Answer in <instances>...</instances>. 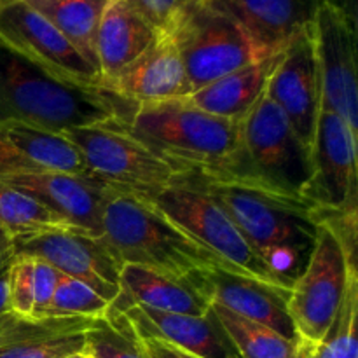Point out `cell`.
Here are the masks:
<instances>
[{
	"instance_id": "1",
	"label": "cell",
	"mask_w": 358,
	"mask_h": 358,
	"mask_svg": "<svg viewBox=\"0 0 358 358\" xmlns=\"http://www.w3.org/2000/svg\"><path fill=\"white\" fill-rule=\"evenodd\" d=\"M124 124L154 152L191 175L266 187L248 163L241 119L219 117L194 107L187 98H173L136 105Z\"/></svg>"
},
{
	"instance_id": "2",
	"label": "cell",
	"mask_w": 358,
	"mask_h": 358,
	"mask_svg": "<svg viewBox=\"0 0 358 358\" xmlns=\"http://www.w3.org/2000/svg\"><path fill=\"white\" fill-rule=\"evenodd\" d=\"M196 178L269 271L290 289L303 273L320 231L313 219V205L255 184Z\"/></svg>"
},
{
	"instance_id": "3",
	"label": "cell",
	"mask_w": 358,
	"mask_h": 358,
	"mask_svg": "<svg viewBox=\"0 0 358 358\" xmlns=\"http://www.w3.org/2000/svg\"><path fill=\"white\" fill-rule=\"evenodd\" d=\"M136 105L101 87L62 83L0 42V121L63 135L70 128L128 122Z\"/></svg>"
},
{
	"instance_id": "4",
	"label": "cell",
	"mask_w": 358,
	"mask_h": 358,
	"mask_svg": "<svg viewBox=\"0 0 358 358\" xmlns=\"http://www.w3.org/2000/svg\"><path fill=\"white\" fill-rule=\"evenodd\" d=\"M100 240L122 266H140L175 278L187 280L203 269L233 271L152 203L128 192L114 191L108 198Z\"/></svg>"
},
{
	"instance_id": "5",
	"label": "cell",
	"mask_w": 358,
	"mask_h": 358,
	"mask_svg": "<svg viewBox=\"0 0 358 358\" xmlns=\"http://www.w3.org/2000/svg\"><path fill=\"white\" fill-rule=\"evenodd\" d=\"M63 136L79 150L90 177L147 201L191 175L131 135L124 121L70 128Z\"/></svg>"
},
{
	"instance_id": "6",
	"label": "cell",
	"mask_w": 358,
	"mask_h": 358,
	"mask_svg": "<svg viewBox=\"0 0 358 358\" xmlns=\"http://www.w3.org/2000/svg\"><path fill=\"white\" fill-rule=\"evenodd\" d=\"M170 35L192 93L226 73L282 52L255 42L240 24L201 0L185 2Z\"/></svg>"
},
{
	"instance_id": "7",
	"label": "cell",
	"mask_w": 358,
	"mask_h": 358,
	"mask_svg": "<svg viewBox=\"0 0 358 358\" xmlns=\"http://www.w3.org/2000/svg\"><path fill=\"white\" fill-rule=\"evenodd\" d=\"M150 203L161 210L178 229L208 248L233 271L268 285L290 290L252 250L229 215L199 184L194 175H187L170 187L157 192Z\"/></svg>"
},
{
	"instance_id": "8",
	"label": "cell",
	"mask_w": 358,
	"mask_h": 358,
	"mask_svg": "<svg viewBox=\"0 0 358 358\" xmlns=\"http://www.w3.org/2000/svg\"><path fill=\"white\" fill-rule=\"evenodd\" d=\"M241 131L255 177L269 191L306 201L304 191L311 178V154L266 91L243 115Z\"/></svg>"
},
{
	"instance_id": "9",
	"label": "cell",
	"mask_w": 358,
	"mask_h": 358,
	"mask_svg": "<svg viewBox=\"0 0 358 358\" xmlns=\"http://www.w3.org/2000/svg\"><path fill=\"white\" fill-rule=\"evenodd\" d=\"M322 110L338 114L358 138L355 21L338 0H322L311 23Z\"/></svg>"
},
{
	"instance_id": "10",
	"label": "cell",
	"mask_w": 358,
	"mask_h": 358,
	"mask_svg": "<svg viewBox=\"0 0 358 358\" xmlns=\"http://www.w3.org/2000/svg\"><path fill=\"white\" fill-rule=\"evenodd\" d=\"M352 271L338 241L320 229L303 273L292 283L287 301L297 339L317 345L331 329Z\"/></svg>"
},
{
	"instance_id": "11",
	"label": "cell",
	"mask_w": 358,
	"mask_h": 358,
	"mask_svg": "<svg viewBox=\"0 0 358 358\" xmlns=\"http://www.w3.org/2000/svg\"><path fill=\"white\" fill-rule=\"evenodd\" d=\"M0 42L72 86L100 87V73L44 16L21 0H0Z\"/></svg>"
},
{
	"instance_id": "12",
	"label": "cell",
	"mask_w": 358,
	"mask_h": 358,
	"mask_svg": "<svg viewBox=\"0 0 358 358\" xmlns=\"http://www.w3.org/2000/svg\"><path fill=\"white\" fill-rule=\"evenodd\" d=\"M14 257H30L93 289L108 303L121 296L122 264L100 238L79 229H49L14 238Z\"/></svg>"
},
{
	"instance_id": "13",
	"label": "cell",
	"mask_w": 358,
	"mask_h": 358,
	"mask_svg": "<svg viewBox=\"0 0 358 358\" xmlns=\"http://www.w3.org/2000/svg\"><path fill=\"white\" fill-rule=\"evenodd\" d=\"M264 91L289 119L296 135L311 154L322 112V86L311 24L287 45Z\"/></svg>"
},
{
	"instance_id": "14",
	"label": "cell",
	"mask_w": 358,
	"mask_h": 358,
	"mask_svg": "<svg viewBox=\"0 0 358 358\" xmlns=\"http://www.w3.org/2000/svg\"><path fill=\"white\" fill-rule=\"evenodd\" d=\"M357 142L338 114L322 110L311 149V178L304 199L315 208L357 203Z\"/></svg>"
},
{
	"instance_id": "15",
	"label": "cell",
	"mask_w": 358,
	"mask_h": 358,
	"mask_svg": "<svg viewBox=\"0 0 358 358\" xmlns=\"http://www.w3.org/2000/svg\"><path fill=\"white\" fill-rule=\"evenodd\" d=\"M65 220L73 229L101 236L103 208L115 189L90 175L37 171L0 178Z\"/></svg>"
},
{
	"instance_id": "16",
	"label": "cell",
	"mask_w": 358,
	"mask_h": 358,
	"mask_svg": "<svg viewBox=\"0 0 358 358\" xmlns=\"http://www.w3.org/2000/svg\"><path fill=\"white\" fill-rule=\"evenodd\" d=\"M187 282L208 301L210 306L215 304L238 317L266 325L290 341H297L296 327L287 310L290 290L220 268L194 273Z\"/></svg>"
},
{
	"instance_id": "17",
	"label": "cell",
	"mask_w": 358,
	"mask_h": 358,
	"mask_svg": "<svg viewBox=\"0 0 358 358\" xmlns=\"http://www.w3.org/2000/svg\"><path fill=\"white\" fill-rule=\"evenodd\" d=\"M100 87L135 105L185 98L192 93L180 52L170 34L159 35L135 62L101 80Z\"/></svg>"
},
{
	"instance_id": "18",
	"label": "cell",
	"mask_w": 358,
	"mask_h": 358,
	"mask_svg": "<svg viewBox=\"0 0 358 358\" xmlns=\"http://www.w3.org/2000/svg\"><path fill=\"white\" fill-rule=\"evenodd\" d=\"M114 308L126 315L138 334L156 336L199 358H241L212 308L205 315L164 313L138 304Z\"/></svg>"
},
{
	"instance_id": "19",
	"label": "cell",
	"mask_w": 358,
	"mask_h": 358,
	"mask_svg": "<svg viewBox=\"0 0 358 358\" xmlns=\"http://www.w3.org/2000/svg\"><path fill=\"white\" fill-rule=\"evenodd\" d=\"M94 318L0 317V358H65L84 353Z\"/></svg>"
},
{
	"instance_id": "20",
	"label": "cell",
	"mask_w": 358,
	"mask_h": 358,
	"mask_svg": "<svg viewBox=\"0 0 358 358\" xmlns=\"http://www.w3.org/2000/svg\"><path fill=\"white\" fill-rule=\"evenodd\" d=\"M37 171L90 175L79 150L63 135L0 121V178Z\"/></svg>"
},
{
	"instance_id": "21",
	"label": "cell",
	"mask_w": 358,
	"mask_h": 358,
	"mask_svg": "<svg viewBox=\"0 0 358 358\" xmlns=\"http://www.w3.org/2000/svg\"><path fill=\"white\" fill-rule=\"evenodd\" d=\"M231 17L255 42L283 51L296 35L313 23L322 0H201Z\"/></svg>"
},
{
	"instance_id": "22",
	"label": "cell",
	"mask_w": 358,
	"mask_h": 358,
	"mask_svg": "<svg viewBox=\"0 0 358 358\" xmlns=\"http://www.w3.org/2000/svg\"><path fill=\"white\" fill-rule=\"evenodd\" d=\"M159 35L128 3L107 0L96 30V59L101 80L135 62Z\"/></svg>"
},
{
	"instance_id": "23",
	"label": "cell",
	"mask_w": 358,
	"mask_h": 358,
	"mask_svg": "<svg viewBox=\"0 0 358 358\" xmlns=\"http://www.w3.org/2000/svg\"><path fill=\"white\" fill-rule=\"evenodd\" d=\"M112 304H138L164 313L182 315H205L212 308L187 280L131 264L122 266L121 296Z\"/></svg>"
},
{
	"instance_id": "24",
	"label": "cell",
	"mask_w": 358,
	"mask_h": 358,
	"mask_svg": "<svg viewBox=\"0 0 358 358\" xmlns=\"http://www.w3.org/2000/svg\"><path fill=\"white\" fill-rule=\"evenodd\" d=\"M285 51V49H283ZM282 52L226 73L199 87L187 98L194 107L227 119H243L252 105L264 93L268 80L282 59Z\"/></svg>"
},
{
	"instance_id": "25",
	"label": "cell",
	"mask_w": 358,
	"mask_h": 358,
	"mask_svg": "<svg viewBox=\"0 0 358 358\" xmlns=\"http://www.w3.org/2000/svg\"><path fill=\"white\" fill-rule=\"evenodd\" d=\"M62 31L66 41L100 73L96 30L107 0H21Z\"/></svg>"
},
{
	"instance_id": "26",
	"label": "cell",
	"mask_w": 358,
	"mask_h": 358,
	"mask_svg": "<svg viewBox=\"0 0 358 358\" xmlns=\"http://www.w3.org/2000/svg\"><path fill=\"white\" fill-rule=\"evenodd\" d=\"M358 273H350L338 315L325 338L317 345L297 339V358H358L357 341Z\"/></svg>"
},
{
	"instance_id": "27",
	"label": "cell",
	"mask_w": 358,
	"mask_h": 358,
	"mask_svg": "<svg viewBox=\"0 0 358 358\" xmlns=\"http://www.w3.org/2000/svg\"><path fill=\"white\" fill-rule=\"evenodd\" d=\"M212 310L233 339L241 358H297V341H290L266 325L238 317L215 304H212Z\"/></svg>"
},
{
	"instance_id": "28",
	"label": "cell",
	"mask_w": 358,
	"mask_h": 358,
	"mask_svg": "<svg viewBox=\"0 0 358 358\" xmlns=\"http://www.w3.org/2000/svg\"><path fill=\"white\" fill-rule=\"evenodd\" d=\"M0 227L13 240L49 229H73L41 203L3 180H0Z\"/></svg>"
},
{
	"instance_id": "29",
	"label": "cell",
	"mask_w": 358,
	"mask_h": 358,
	"mask_svg": "<svg viewBox=\"0 0 358 358\" xmlns=\"http://www.w3.org/2000/svg\"><path fill=\"white\" fill-rule=\"evenodd\" d=\"M84 355L87 358H143L135 329L126 315L112 304L107 315L94 318L91 324Z\"/></svg>"
},
{
	"instance_id": "30",
	"label": "cell",
	"mask_w": 358,
	"mask_h": 358,
	"mask_svg": "<svg viewBox=\"0 0 358 358\" xmlns=\"http://www.w3.org/2000/svg\"><path fill=\"white\" fill-rule=\"evenodd\" d=\"M110 303L98 296L93 289L84 285L79 280L59 273L51 304L45 317H87L98 318L107 315Z\"/></svg>"
},
{
	"instance_id": "31",
	"label": "cell",
	"mask_w": 358,
	"mask_h": 358,
	"mask_svg": "<svg viewBox=\"0 0 358 358\" xmlns=\"http://www.w3.org/2000/svg\"><path fill=\"white\" fill-rule=\"evenodd\" d=\"M7 287L10 311L20 317H34V259H13Z\"/></svg>"
},
{
	"instance_id": "32",
	"label": "cell",
	"mask_w": 358,
	"mask_h": 358,
	"mask_svg": "<svg viewBox=\"0 0 358 358\" xmlns=\"http://www.w3.org/2000/svg\"><path fill=\"white\" fill-rule=\"evenodd\" d=\"M138 13L157 34H170L187 0H122Z\"/></svg>"
},
{
	"instance_id": "33",
	"label": "cell",
	"mask_w": 358,
	"mask_h": 358,
	"mask_svg": "<svg viewBox=\"0 0 358 358\" xmlns=\"http://www.w3.org/2000/svg\"><path fill=\"white\" fill-rule=\"evenodd\" d=\"M59 271H56L48 262L34 259V317H45L56 283H58Z\"/></svg>"
},
{
	"instance_id": "34",
	"label": "cell",
	"mask_w": 358,
	"mask_h": 358,
	"mask_svg": "<svg viewBox=\"0 0 358 358\" xmlns=\"http://www.w3.org/2000/svg\"><path fill=\"white\" fill-rule=\"evenodd\" d=\"M136 338H138V346L143 358H199L185 352V350L178 348V346L171 345V343L164 341V339L156 338V336L138 334L136 332Z\"/></svg>"
},
{
	"instance_id": "35",
	"label": "cell",
	"mask_w": 358,
	"mask_h": 358,
	"mask_svg": "<svg viewBox=\"0 0 358 358\" xmlns=\"http://www.w3.org/2000/svg\"><path fill=\"white\" fill-rule=\"evenodd\" d=\"M13 262V261H10ZM9 264L2 266L0 268V317H3L6 313H9V287H7V282H9Z\"/></svg>"
},
{
	"instance_id": "36",
	"label": "cell",
	"mask_w": 358,
	"mask_h": 358,
	"mask_svg": "<svg viewBox=\"0 0 358 358\" xmlns=\"http://www.w3.org/2000/svg\"><path fill=\"white\" fill-rule=\"evenodd\" d=\"M14 259V247H13V238L0 227V268L9 264Z\"/></svg>"
},
{
	"instance_id": "37",
	"label": "cell",
	"mask_w": 358,
	"mask_h": 358,
	"mask_svg": "<svg viewBox=\"0 0 358 358\" xmlns=\"http://www.w3.org/2000/svg\"><path fill=\"white\" fill-rule=\"evenodd\" d=\"M65 358H87L84 353H77V355H70V357H65Z\"/></svg>"
}]
</instances>
